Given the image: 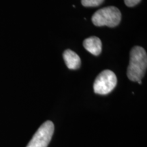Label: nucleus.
Wrapping results in <instances>:
<instances>
[{
	"label": "nucleus",
	"instance_id": "1a4fd4ad",
	"mask_svg": "<svg viewBox=\"0 0 147 147\" xmlns=\"http://www.w3.org/2000/svg\"><path fill=\"white\" fill-rule=\"evenodd\" d=\"M138 82L139 84H142V81H141V80H140V81H138Z\"/></svg>",
	"mask_w": 147,
	"mask_h": 147
},
{
	"label": "nucleus",
	"instance_id": "20e7f679",
	"mask_svg": "<svg viewBox=\"0 0 147 147\" xmlns=\"http://www.w3.org/2000/svg\"><path fill=\"white\" fill-rule=\"evenodd\" d=\"M55 126L52 121L44 123L37 130L27 147H47L54 133Z\"/></svg>",
	"mask_w": 147,
	"mask_h": 147
},
{
	"label": "nucleus",
	"instance_id": "423d86ee",
	"mask_svg": "<svg viewBox=\"0 0 147 147\" xmlns=\"http://www.w3.org/2000/svg\"><path fill=\"white\" fill-rule=\"evenodd\" d=\"M63 58L66 66L69 69H77L81 64L80 57L70 49H67L63 53Z\"/></svg>",
	"mask_w": 147,
	"mask_h": 147
},
{
	"label": "nucleus",
	"instance_id": "0eeeda50",
	"mask_svg": "<svg viewBox=\"0 0 147 147\" xmlns=\"http://www.w3.org/2000/svg\"><path fill=\"white\" fill-rule=\"evenodd\" d=\"M104 1V0H81V3L84 7H97Z\"/></svg>",
	"mask_w": 147,
	"mask_h": 147
},
{
	"label": "nucleus",
	"instance_id": "f03ea898",
	"mask_svg": "<svg viewBox=\"0 0 147 147\" xmlns=\"http://www.w3.org/2000/svg\"><path fill=\"white\" fill-rule=\"evenodd\" d=\"M91 20L97 27H117L121 21V11L115 6L103 8L95 12Z\"/></svg>",
	"mask_w": 147,
	"mask_h": 147
},
{
	"label": "nucleus",
	"instance_id": "7ed1b4c3",
	"mask_svg": "<svg viewBox=\"0 0 147 147\" xmlns=\"http://www.w3.org/2000/svg\"><path fill=\"white\" fill-rule=\"evenodd\" d=\"M117 84V78L115 74L109 69L102 71L93 83V90L97 94L106 95L115 89Z\"/></svg>",
	"mask_w": 147,
	"mask_h": 147
},
{
	"label": "nucleus",
	"instance_id": "39448f33",
	"mask_svg": "<svg viewBox=\"0 0 147 147\" xmlns=\"http://www.w3.org/2000/svg\"><path fill=\"white\" fill-rule=\"evenodd\" d=\"M83 47L88 52L97 56L102 52V41L96 36H91L83 41Z\"/></svg>",
	"mask_w": 147,
	"mask_h": 147
},
{
	"label": "nucleus",
	"instance_id": "f257e3e1",
	"mask_svg": "<svg viewBox=\"0 0 147 147\" xmlns=\"http://www.w3.org/2000/svg\"><path fill=\"white\" fill-rule=\"evenodd\" d=\"M147 67V55L142 47L136 46L130 51L127 76L131 81L138 82L144 77Z\"/></svg>",
	"mask_w": 147,
	"mask_h": 147
},
{
	"label": "nucleus",
	"instance_id": "6e6552de",
	"mask_svg": "<svg viewBox=\"0 0 147 147\" xmlns=\"http://www.w3.org/2000/svg\"><path fill=\"white\" fill-rule=\"evenodd\" d=\"M141 0H124V2L127 7H134L138 4Z\"/></svg>",
	"mask_w": 147,
	"mask_h": 147
}]
</instances>
